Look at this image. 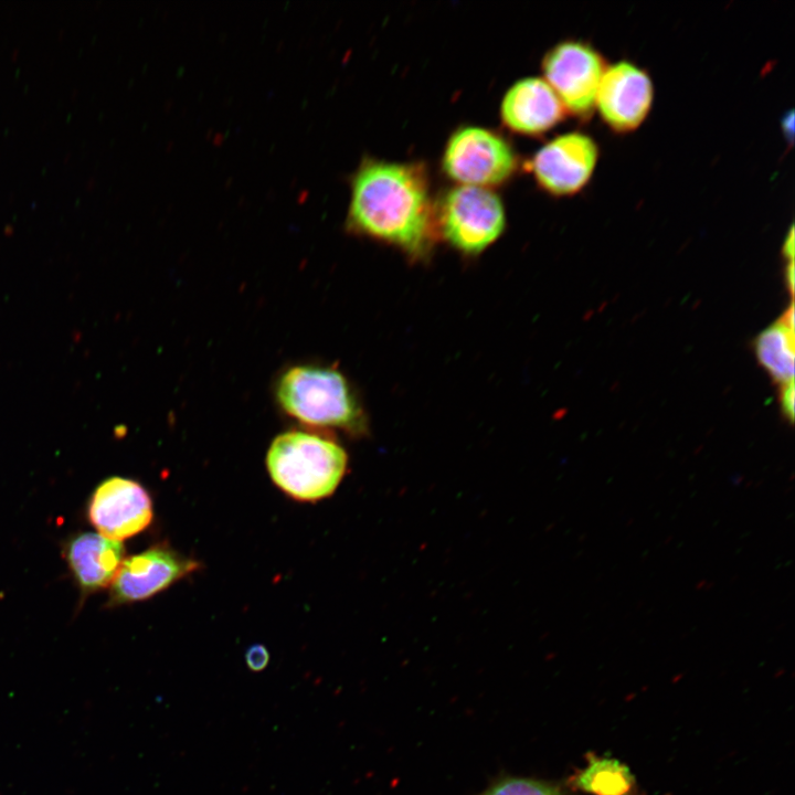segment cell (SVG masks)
I'll use <instances>...</instances> for the list:
<instances>
[{
    "mask_svg": "<svg viewBox=\"0 0 795 795\" xmlns=\"http://www.w3.org/2000/svg\"><path fill=\"white\" fill-rule=\"evenodd\" d=\"M349 184L350 231L393 245L414 258L430 254L436 233L435 205L421 166L363 158Z\"/></svg>",
    "mask_w": 795,
    "mask_h": 795,
    "instance_id": "6da1fadb",
    "label": "cell"
},
{
    "mask_svg": "<svg viewBox=\"0 0 795 795\" xmlns=\"http://www.w3.org/2000/svg\"><path fill=\"white\" fill-rule=\"evenodd\" d=\"M279 406L298 422L361 434L367 417L346 377L338 370L317 364L287 369L275 385Z\"/></svg>",
    "mask_w": 795,
    "mask_h": 795,
    "instance_id": "7a4b0ae2",
    "label": "cell"
},
{
    "mask_svg": "<svg viewBox=\"0 0 795 795\" xmlns=\"http://www.w3.org/2000/svg\"><path fill=\"white\" fill-rule=\"evenodd\" d=\"M348 457L324 436L289 431L272 442L266 465L273 481L298 500L315 501L331 495L340 484Z\"/></svg>",
    "mask_w": 795,
    "mask_h": 795,
    "instance_id": "3957f363",
    "label": "cell"
},
{
    "mask_svg": "<svg viewBox=\"0 0 795 795\" xmlns=\"http://www.w3.org/2000/svg\"><path fill=\"white\" fill-rule=\"evenodd\" d=\"M435 225L452 247L478 255L502 234L506 212L491 189L457 184L435 205Z\"/></svg>",
    "mask_w": 795,
    "mask_h": 795,
    "instance_id": "277c9868",
    "label": "cell"
},
{
    "mask_svg": "<svg viewBox=\"0 0 795 795\" xmlns=\"http://www.w3.org/2000/svg\"><path fill=\"white\" fill-rule=\"evenodd\" d=\"M518 167L508 140L490 129L463 126L449 136L442 156L443 172L462 186L488 188L508 181Z\"/></svg>",
    "mask_w": 795,
    "mask_h": 795,
    "instance_id": "5b68a950",
    "label": "cell"
},
{
    "mask_svg": "<svg viewBox=\"0 0 795 795\" xmlns=\"http://www.w3.org/2000/svg\"><path fill=\"white\" fill-rule=\"evenodd\" d=\"M602 53L590 42L566 39L551 46L541 63L544 81L562 103L566 114L587 120L606 68Z\"/></svg>",
    "mask_w": 795,
    "mask_h": 795,
    "instance_id": "8992f818",
    "label": "cell"
},
{
    "mask_svg": "<svg viewBox=\"0 0 795 795\" xmlns=\"http://www.w3.org/2000/svg\"><path fill=\"white\" fill-rule=\"evenodd\" d=\"M600 148L589 134L573 130L550 139L540 147L526 168L538 186L554 197L573 195L591 180Z\"/></svg>",
    "mask_w": 795,
    "mask_h": 795,
    "instance_id": "52a82bcc",
    "label": "cell"
},
{
    "mask_svg": "<svg viewBox=\"0 0 795 795\" xmlns=\"http://www.w3.org/2000/svg\"><path fill=\"white\" fill-rule=\"evenodd\" d=\"M653 100L654 84L649 73L633 61L619 60L605 68L595 109L611 130L625 134L643 124Z\"/></svg>",
    "mask_w": 795,
    "mask_h": 795,
    "instance_id": "ba28073f",
    "label": "cell"
},
{
    "mask_svg": "<svg viewBox=\"0 0 795 795\" xmlns=\"http://www.w3.org/2000/svg\"><path fill=\"white\" fill-rule=\"evenodd\" d=\"M88 519L99 534L115 541L125 540L141 532L151 522V499L137 481L110 477L94 490Z\"/></svg>",
    "mask_w": 795,
    "mask_h": 795,
    "instance_id": "9c48e42d",
    "label": "cell"
},
{
    "mask_svg": "<svg viewBox=\"0 0 795 795\" xmlns=\"http://www.w3.org/2000/svg\"><path fill=\"white\" fill-rule=\"evenodd\" d=\"M197 568L195 561L163 547L129 556L110 584L109 605L147 600Z\"/></svg>",
    "mask_w": 795,
    "mask_h": 795,
    "instance_id": "30bf717a",
    "label": "cell"
},
{
    "mask_svg": "<svg viewBox=\"0 0 795 795\" xmlns=\"http://www.w3.org/2000/svg\"><path fill=\"white\" fill-rule=\"evenodd\" d=\"M565 109L550 85L541 77L518 80L500 104L502 124L513 132L539 136L560 124Z\"/></svg>",
    "mask_w": 795,
    "mask_h": 795,
    "instance_id": "8fae6325",
    "label": "cell"
},
{
    "mask_svg": "<svg viewBox=\"0 0 795 795\" xmlns=\"http://www.w3.org/2000/svg\"><path fill=\"white\" fill-rule=\"evenodd\" d=\"M125 549L120 541L99 533L76 536L66 548L70 569L83 593H93L112 584L123 561Z\"/></svg>",
    "mask_w": 795,
    "mask_h": 795,
    "instance_id": "7c38bea8",
    "label": "cell"
},
{
    "mask_svg": "<svg viewBox=\"0 0 795 795\" xmlns=\"http://www.w3.org/2000/svg\"><path fill=\"white\" fill-rule=\"evenodd\" d=\"M760 364L777 383L785 385L794 380V330L782 321L765 328L754 342Z\"/></svg>",
    "mask_w": 795,
    "mask_h": 795,
    "instance_id": "4fadbf2b",
    "label": "cell"
},
{
    "mask_svg": "<svg viewBox=\"0 0 795 795\" xmlns=\"http://www.w3.org/2000/svg\"><path fill=\"white\" fill-rule=\"evenodd\" d=\"M633 782L629 770L621 762L593 757L576 777L575 784L593 795H626Z\"/></svg>",
    "mask_w": 795,
    "mask_h": 795,
    "instance_id": "5bb4252c",
    "label": "cell"
},
{
    "mask_svg": "<svg viewBox=\"0 0 795 795\" xmlns=\"http://www.w3.org/2000/svg\"><path fill=\"white\" fill-rule=\"evenodd\" d=\"M485 795H561V793L558 788L542 782L510 778L498 783Z\"/></svg>",
    "mask_w": 795,
    "mask_h": 795,
    "instance_id": "9a60e30c",
    "label": "cell"
},
{
    "mask_svg": "<svg viewBox=\"0 0 795 795\" xmlns=\"http://www.w3.org/2000/svg\"><path fill=\"white\" fill-rule=\"evenodd\" d=\"M245 659L247 667L252 671H261L267 666L269 661V654L265 646L253 645L247 649Z\"/></svg>",
    "mask_w": 795,
    "mask_h": 795,
    "instance_id": "2e32d148",
    "label": "cell"
},
{
    "mask_svg": "<svg viewBox=\"0 0 795 795\" xmlns=\"http://www.w3.org/2000/svg\"><path fill=\"white\" fill-rule=\"evenodd\" d=\"M794 382L783 385L781 392V406L785 416L793 422L794 418Z\"/></svg>",
    "mask_w": 795,
    "mask_h": 795,
    "instance_id": "e0dca14e",
    "label": "cell"
},
{
    "mask_svg": "<svg viewBox=\"0 0 795 795\" xmlns=\"http://www.w3.org/2000/svg\"><path fill=\"white\" fill-rule=\"evenodd\" d=\"M783 252H784V255L789 258V261H793V256H794V230H793V226H791L789 232L784 242Z\"/></svg>",
    "mask_w": 795,
    "mask_h": 795,
    "instance_id": "ac0fdd59",
    "label": "cell"
},
{
    "mask_svg": "<svg viewBox=\"0 0 795 795\" xmlns=\"http://www.w3.org/2000/svg\"><path fill=\"white\" fill-rule=\"evenodd\" d=\"M793 110H791L787 115L784 116L782 126L783 131L786 135V139L791 142L793 139Z\"/></svg>",
    "mask_w": 795,
    "mask_h": 795,
    "instance_id": "d6986e66",
    "label": "cell"
},
{
    "mask_svg": "<svg viewBox=\"0 0 795 795\" xmlns=\"http://www.w3.org/2000/svg\"><path fill=\"white\" fill-rule=\"evenodd\" d=\"M786 283L788 285L789 292L793 293L794 289V265L793 261H789L788 265L786 266Z\"/></svg>",
    "mask_w": 795,
    "mask_h": 795,
    "instance_id": "ffe728a7",
    "label": "cell"
}]
</instances>
